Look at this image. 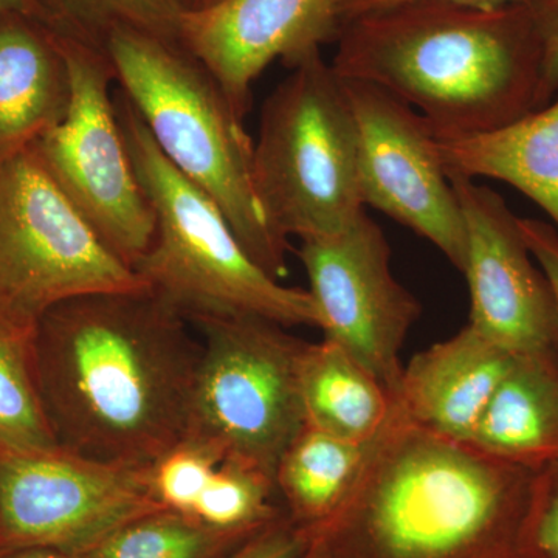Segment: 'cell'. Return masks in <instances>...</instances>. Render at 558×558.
Segmentation results:
<instances>
[{
  "instance_id": "44dd1931",
  "label": "cell",
  "mask_w": 558,
  "mask_h": 558,
  "mask_svg": "<svg viewBox=\"0 0 558 558\" xmlns=\"http://www.w3.org/2000/svg\"><path fill=\"white\" fill-rule=\"evenodd\" d=\"M44 24L62 38L106 53L117 31L179 40L183 0H35ZM108 54V53H106Z\"/></svg>"
},
{
  "instance_id": "1f68e13d",
  "label": "cell",
  "mask_w": 558,
  "mask_h": 558,
  "mask_svg": "<svg viewBox=\"0 0 558 558\" xmlns=\"http://www.w3.org/2000/svg\"><path fill=\"white\" fill-rule=\"evenodd\" d=\"M183 2H185L186 13H189V11L207 10L209 7H215L216 3L222 2V0H183Z\"/></svg>"
},
{
  "instance_id": "f1b7e54d",
  "label": "cell",
  "mask_w": 558,
  "mask_h": 558,
  "mask_svg": "<svg viewBox=\"0 0 558 558\" xmlns=\"http://www.w3.org/2000/svg\"><path fill=\"white\" fill-rule=\"evenodd\" d=\"M407 2H416V0H340L341 21L344 22L357 17L360 14L373 13V11L389 9V7ZM440 2L470 7H501L523 2V0H440Z\"/></svg>"
},
{
  "instance_id": "603a6c76",
  "label": "cell",
  "mask_w": 558,
  "mask_h": 558,
  "mask_svg": "<svg viewBox=\"0 0 558 558\" xmlns=\"http://www.w3.org/2000/svg\"><path fill=\"white\" fill-rule=\"evenodd\" d=\"M54 446L33 376L31 337L0 328V449Z\"/></svg>"
},
{
  "instance_id": "5bb4252c",
  "label": "cell",
  "mask_w": 558,
  "mask_h": 558,
  "mask_svg": "<svg viewBox=\"0 0 558 558\" xmlns=\"http://www.w3.org/2000/svg\"><path fill=\"white\" fill-rule=\"evenodd\" d=\"M341 24L340 0H222L183 14L179 40L244 120L253 84L271 62L296 68L336 43Z\"/></svg>"
},
{
  "instance_id": "9a60e30c",
  "label": "cell",
  "mask_w": 558,
  "mask_h": 558,
  "mask_svg": "<svg viewBox=\"0 0 558 558\" xmlns=\"http://www.w3.org/2000/svg\"><path fill=\"white\" fill-rule=\"evenodd\" d=\"M513 355L465 325L403 366L396 400L418 427L469 442Z\"/></svg>"
},
{
  "instance_id": "484cf974",
  "label": "cell",
  "mask_w": 558,
  "mask_h": 558,
  "mask_svg": "<svg viewBox=\"0 0 558 558\" xmlns=\"http://www.w3.org/2000/svg\"><path fill=\"white\" fill-rule=\"evenodd\" d=\"M534 22L542 49L538 108H545L558 94V0H523Z\"/></svg>"
},
{
  "instance_id": "9c48e42d",
  "label": "cell",
  "mask_w": 558,
  "mask_h": 558,
  "mask_svg": "<svg viewBox=\"0 0 558 558\" xmlns=\"http://www.w3.org/2000/svg\"><path fill=\"white\" fill-rule=\"evenodd\" d=\"M60 40L70 75L69 109L31 148L98 240L134 270L153 244L156 216L117 116L116 73L108 54Z\"/></svg>"
},
{
  "instance_id": "d6a6232c",
  "label": "cell",
  "mask_w": 558,
  "mask_h": 558,
  "mask_svg": "<svg viewBox=\"0 0 558 558\" xmlns=\"http://www.w3.org/2000/svg\"><path fill=\"white\" fill-rule=\"evenodd\" d=\"M299 558H326L323 556L322 550H319L318 546H315L314 543L310 542L307 548L304 549V553L301 554Z\"/></svg>"
},
{
  "instance_id": "f546056e",
  "label": "cell",
  "mask_w": 558,
  "mask_h": 558,
  "mask_svg": "<svg viewBox=\"0 0 558 558\" xmlns=\"http://www.w3.org/2000/svg\"><path fill=\"white\" fill-rule=\"evenodd\" d=\"M0 558H87L81 554L68 553V550L57 548H46V546H35V548H24L13 550V553L3 554Z\"/></svg>"
},
{
  "instance_id": "52a82bcc",
  "label": "cell",
  "mask_w": 558,
  "mask_h": 558,
  "mask_svg": "<svg viewBox=\"0 0 558 558\" xmlns=\"http://www.w3.org/2000/svg\"><path fill=\"white\" fill-rule=\"evenodd\" d=\"M190 322L202 354L185 439L275 481L279 459L306 427L301 362L307 341L258 317Z\"/></svg>"
},
{
  "instance_id": "4dcf8cb0",
  "label": "cell",
  "mask_w": 558,
  "mask_h": 558,
  "mask_svg": "<svg viewBox=\"0 0 558 558\" xmlns=\"http://www.w3.org/2000/svg\"><path fill=\"white\" fill-rule=\"evenodd\" d=\"M7 11L31 14V16L43 21V14H40L35 0H0V13H7Z\"/></svg>"
},
{
  "instance_id": "2e32d148",
  "label": "cell",
  "mask_w": 558,
  "mask_h": 558,
  "mask_svg": "<svg viewBox=\"0 0 558 558\" xmlns=\"http://www.w3.org/2000/svg\"><path fill=\"white\" fill-rule=\"evenodd\" d=\"M69 102L60 36L31 14L0 13V157L60 123Z\"/></svg>"
},
{
  "instance_id": "83f0119b",
  "label": "cell",
  "mask_w": 558,
  "mask_h": 558,
  "mask_svg": "<svg viewBox=\"0 0 558 558\" xmlns=\"http://www.w3.org/2000/svg\"><path fill=\"white\" fill-rule=\"evenodd\" d=\"M521 234L532 256L545 271L558 307V231L538 219H519Z\"/></svg>"
},
{
  "instance_id": "30bf717a",
  "label": "cell",
  "mask_w": 558,
  "mask_h": 558,
  "mask_svg": "<svg viewBox=\"0 0 558 558\" xmlns=\"http://www.w3.org/2000/svg\"><path fill=\"white\" fill-rule=\"evenodd\" d=\"M153 465L95 461L62 449H0V556L46 546L89 556L117 529L165 509Z\"/></svg>"
},
{
  "instance_id": "ba28073f",
  "label": "cell",
  "mask_w": 558,
  "mask_h": 558,
  "mask_svg": "<svg viewBox=\"0 0 558 558\" xmlns=\"http://www.w3.org/2000/svg\"><path fill=\"white\" fill-rule=\"evenodd\" d=\"M143 284L98 240L31 145L0 157V328L32 337L62 301Z\"/></svg>"
},
{
  "instance_id": "6da1fadb",
  "label": "cell",
  "mask_w": 558,
  "mask_h": 558,
  "mask_svg": "<svg viewBox=\"0 0 558 558\" xmlns=\"http://www.w3.org/2000/svg\"><path fill=\"white\" fill-rule=\"evenodd\" d=\"M148 284L62 301L31 337L44 416L62 449L153 465L182 442L202 341Z\"/></svg>"
},
{
  "instance_id": "7c38bea8",
  "label": "cell",
  "mask_w": 558,
  "mask_h": 558,
  "mask_svg": "<svg viewBox=\"0 0 558 558\" xmlns=\"http://www.w3.org/2000/svg\"><path fill=\"white\" fill-rule=\"evenodd\" d=\"M343 81L357 124L363 204L432 242L464 270L468 230L435 132L421 113L388 92Z\"/></svg>"
},
{
  "instance_id": "4316f807",
  "label": "cell",
  "mask_w": 558,
  "mask_h": 558,
  "mask_svg": "<svg viewBox=\"0 0 558 558\" xmlns=\"http://www.w3.org/2000/svg\"><path fill=\"white\" fill-rule=\"evenodd\" d=\"M535 539L539 558H558V458L539 469Z\"/></svg>"
},
{
  "instance_id": "4fadbf2b",
  "label": "cell",
  "mask_w": 558,
  "mask_h": 558,
  "mask_svg": "<svg viewBox=\"0 0 558 558\" xmlns=\"http://www.w3.org/2000/svg\"><path fill=\"white\" fill-rule=\"evenodd\" d=\"M449 178L468 230V325L512 354L558 351L556 296L521 234L520 218L497 191Z\"/></svg>"
},
{
  "instance_id": "8fae6325",
  "label": "cell",
  "mask_w": 558,
  "mask_h": 558,
  "mask_svg": "<svg viewBox=\"0 0 558 558\" xmlns=\"http://www.w3.org/2000/svg\"><path fill=\"white\" fill-rule=\"evenodd\" d=\"M296 255L310 278L323 339L344 349L396 398L403 344L422 306L392 274L384 230L363 213L339 233L301 240Z\"/></svg>"
},
{
  "instance_id": "e0dca14e",
  "label": "cell",
  "mask_w": 558,
  "mask_h": 558,
  "mask_svg": "<svg viewBox=\"0 0 558 558\" xmlns=\"http://www.w3.org/2000/svg\"><path fill=\"white\" fill-rule=\"evenodd\" d=\"M447 174L509 183L535 202L558 231V94L519 120L457 138H438Z\"/></svg>"
},
{
  "instance_id": "d4e9b609",
  "label": "cell",
  "mask_w": 558,
  "mask_h": 558,
  "mask_svg": "<svg viewBox=\"0 0 558 558\" xmlns=\"http://www.w3.org/2000/svg\"><path fill=\"white\" fill-rule=\"evenodd\" d=\"M310 545V535L282 513L255 535L220 558H299Z\"/></svg>"
},
{
  "instance_id": "3957f363",
  "label": "cell",
  "mask_w": 558,
  "mask_h": 558,
  "mask_svg": "<svg viewBox=\"0 0 558 558\" xmlns=\"http://www.w3.org/2000/svg\"><path fill=\"white\" fill-rule=\"evenodd\" d=\"M332 68L416 110L436 138L498 130L538 108L542 49L524 2L416 0L344 21Z\"/></svg>"
},
{
  "instance_id": "7402d4cb",
  "label": "cell",
  "mask_w": 558,
  "mask_h": 558,
  "mask_svg": "<svg viewBox=\"0 0 558 558\" xmlns=\"http://www.w3.org/2000/svg\"><path fill=\"white\" fill-rule=\"evenodd\" d=\"M247 538L159 509L117 529L87 558H220Z\"/></svg>"
},
{
  "instance_id": "8992f818",
  "label": "cell",
  "mask_w": 558,
  "mask_h": 558,
  "mask_svg": "<svg viewBox=\"0 0 558 558\" xmlns=\"http://www.w3.org/2000/svg\"><path fill=\"white\" fill-rule=\"evenodd\" d=\"M253 178L264 213L289 241L339 233L366 213L354 112L322 51L290 69L264 102Z\"/></svg>"
},
{
  "instance_id": "7a4b0ae2",
  "label": "cell",
  "mask_w": 558,
  "mask_h": 558,
  "mask_svg": "<svg viewBox=\"0 0 558 558\" xmlns=\"http://www.w3.org/2000/svg\"><path fill=\"white\" fill-rule=\"evenodd\" d=\"M539 470L391 416L340 509L310 534L326 558H539Z\"/></svg>"
},
{
  "instance_id": "ffe728a7",
  "label": "cell",
  "mask_w": 558,
  "mask_h": 558,
  "mask_svg": "<svg viewBox=\"0 0 558 558\" xmlns=\"http://www.w3.org/2000/svg\"><path fill=\"white\" fill-rule=\"evenodd\" d=\"M376 439L354 442L307 425L301 429L275 473L289 519L307 535L323 526L357 483Z\"/></svg>"
},
{
  "instance_id": "cb8c5ba5",
  "label": "cell",
  "mask_w": 558,
  "mask_h": 558,
  "mask_svg": "<svg viewBox=\"0 0 558 558\" xmlns=\"http://www.w3.org/2000/svg\"><path fill=\"white\" fill-rule=\"evenodd\" d=\"M218 451L194 440H182L150 468L154 494L165 509L190 517L191 510L222 462Z\"/></svg>"
},
{
  "instance_id": "5b68a950",
  "label": "cell",
  "mask_w": 558,
  "mask_h": 558,
  "mask_svg": "<svg viewBox=\"0 0 558 558\" xmlns=\"http://www.w3.org/2000/svg\"><path fill=\"white\" fill-rule=\"evenodd\" d=\"M140 185L156 216V234L135 266L145 284L185 317H258L284 328H319L310 290L289 288L260 269L218 205L163 156L137 109L113 94Z\"/></svg>"
},
{
  "instance_id": "ac0fdd59",
  "label": "cell",
  "mask_w": 558,
  "mask_h": 558,
  "mask_svg": "<svg viewBox=\"0 0 558 558\" xmlns=\"http://www.w3.org/2000/svg\"><path fill=\"white\" fill-rule=\"evenodd\" d=\"M470 446L539 470L558 458V351L513 355Z\"/></svg>"
},
{
  "instance_id": "277c9868",
  "label": "cell",
  "mask_w": 558,
  "mask_h": 558,
  "mask_svg": "<svg viewBox=\"0 0 558 558\" xmlns=\"http://www.w3.org/2000/svg\"><path fill=\"white\" fill-rule=\"evenodd\" d=\"M106 53L117 86L163 156L218 205L250 258L281 281L290 241L264 213L253 178L255 142L215 76L180 40L142 32L117 31Z\"/></svg>"
},
{
  "instance_id": "d6986e66",
  "label": "cell",
  "mask_w": 558,
  "mask_h": 558,
  "mask_svg": "<svg viewBox=\"0 0 558 558\" xmlns=\"http://www.w3.org/2000/svg\"><path fill=\"white\" fill-rule=\"evenodd\" d=\"M301 398L307 427L354 442L377 438L395 407V396L377 377L325 339L304 351Z\"/></svg>"
}]
</instances>
